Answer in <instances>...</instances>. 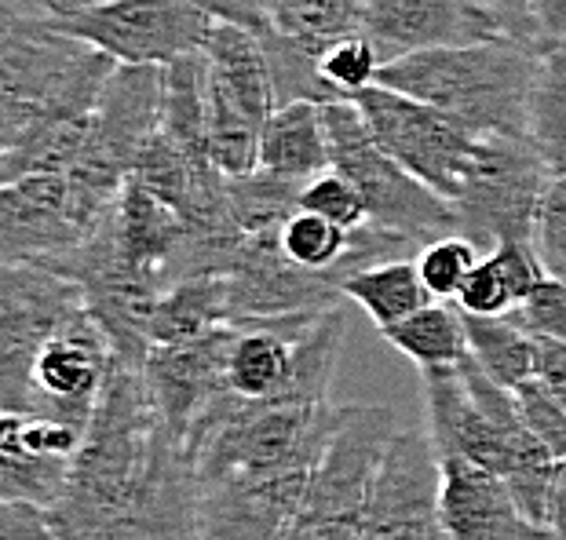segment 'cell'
Returning <instances> with one entry per match:
<instances>
[{"mask_svg":"<svg viewBox=\"0 0 566 540\" xmlns=\"http://www.w3.org/2000/svg\"><path fill=\"white\" fill-rule=\"evenodd\" d=\"M176 435L154 405L143 366L114 354L88 427L70 453L63 494L48 504V519L63 540H88L122 515L150 483Z\"/></svg>","mask_w":566,"mask_h":540,"instance_id":"obj_1","label":"cell"},{"mask_svg":"<svg viewBox=\"0 0 566 540\" xmlns=\"http://www.w3.org/2000/svg\"><path fill=\"white\" fill-rule=\"evenodd\" d=\"M428 438L439 457H464L509 478L520 508L548 530L559 460L530 431L512 388H501L468 351L457 366L420 369Z\"/></svg>","mask_w":566,"mask_h":540,"instance_id":"obj_2","label":"cell"},{"mask_svg":"<svg viewBox=\"0 0 566 540\" xmlns=\"http://www.w3.org/2000/svg\"><path fill=\"white\" fill-rule=\"evenodd\" d=\"M537 44L490 38L446 44L384 63L377 84L439 106L475 136H530Z\"/></svg>","mask_w":566,"mask_h":540,"instance_id":"obj_3","label":"cell"},{"mask_svg":"<svg viewBox=\"0 0 566 540\" xmlns=\"http://www.w3.org/2000/svg\"><path fill=\"white\" fill-rule=\"evenodd\" d=\"M114 59L70 38L44 11H22L0 33V150L52 121L92 117Z\"/></svg>","mask_w":566,"mask_h":540,"instance_id":"obj_4","label":"cell"},{"mask_svg":"<svg viewBox=\"0 0 566 540\" xmlns=\"http://www.w3.org/2000/svg\"><path fill=\"white\" fill-rule=\"evenodd\" d=\"M399 427L388 405H340L304 497L279 540H363L373 478Z\"/></svg>","mask_w":566,"mask_h":540,"instance_id":"obj_5","label":"cell"},{"mask_svg":"<svg viewBox=\"0 0 566 540\" xmlns=\"http://www.w3.org/2000/svg\"><path fill=\"white\" fill-rule=\"evenodd\" d=\"M325 131H329V158L340 176L355 183L363 194L366 220L395 231L424 248L428 242L446 234H457L453 205L436 194L428 183H420L413 172L391 158L373 139L363 110L352 99L322 103Z\"/></svg>","mask_w":566,"mask_h":540,"instance_id":"obj_6","label":"cell"},{"mask_svg":"<svg viewBox=\"0 0 566 540\" xmlns=\"http://www.w3.org/2000/svg\"><path fill=\"white\" fill-rule=\"evenodd\" d=\"M556 165L530 136H479L475 158L453 194L457 234L475 245L534 242L541 198Z\"/></svg>","mask_w":566,"mask_h":540,"instance_id":"obj_7","label":"cell"},{"mask_svg":"<svg viewBox=\"0 0 566 540\" xmlns=\"http://www.w3.org/2000/svg\"><path fill=\"white\" fill-rule=\"evenodd\" d=\"M209 70V153L223 176L256 172L260 136L274 114V88L260 38L216 22L205 41Z\"/></svg>","mask_w":566,"mask_h":540,"instance_id":"obj_8","label":"cell"},{"mask_svg":"<svg viewBox=\"0 0 566 540\" xmlns=\"http://www.w3.org/2000/svg\"><path fill=\"white\" fill-rule=\"evenodd\" d=\"M114 201L95 194L74 172L8 179L0 183V263L52 267L88 242Z\"/></svg>","mask_w":566,"mask_h":540,"instance_id":"obj_9","label":"cell"},{"mask_svg":"<svg viewBox=\"0 0 566 540\" xmlns=\"http://www.w3.org/2000/svg\"><path fill=\"white\" fill-rule=\"evenodd\" d=\"M352 103L363 110L373 139L406 172H413L420 183H428L436 194L453 201L479 147V136L472 128L439 110V106H428L413 95L384 88V84H369Z\"/></svg>","mask_w":566,"mask_h":540,"instance_id":"obj_10","label":"cell"},{"mask_svg":"<svg viewBox=\"0 0 566 540\" xmlns=\"http://www.w3.org/2000/svg\"><path fill=\"white\" fill-rule=\"evenodd\" d=\"M52 22L125 66H165L201 52L216 27V19L190 0H95Z\"/></svg>","mask_w":566,"mask_h":540,"instance_id":"obj_11","label":"cell"},{"mask_svg":"<svg viewBox=\"0 0 566 540\" xmlns=\"http://www.w3.org/2000/svg\"><path fill=\"white\" fill-rule=\"evenodd\" d=\"M111 362H114L111 340H106L99 321L92 318L88 304H81L74 315L63 318L44 336L30 362L33 416H48L84 431L92 420L95 399L103 391Z\"/></svg>","mask_w":566,"mask_h":540,"instance_id":"obj_12","label":"cell"},{"mask_svg":"<svg viewBox=\"0 0 566 540\" xmlns=\"http://www.w3.org/2000/svg\"><path fill=\"white\" fill-rule=\"evenodd\" d=\"M439 453L428 431L399 427L373 478L363 540H450L439 511Z\"/></svg>","mask_w":566,"mask_h":540,"instance_id":"obj_13","label":"cell"},{"mask_svg":"<svg viewBox=\"0 0 566 540\" xmlns=\"http://www.w3.org/2000/svg\"><path fill=\"white\" fill-rule=\"evenodd\" d=\"M363 33L380 63L428 47L509 38L486 0H366Z\"/></svg>","mask_w":566,"mask_h":540,"instance_id":"obj_14","label":"cell"},{"mask_svg":"<svg viewBox=\"0 0 566 540\" xmlns=\"http://www.w3.org/2000/svg\"><path fill=\"white\" fill-rule=\"evenodd\" d=\"M439 511L450 540H552L520 508L509 478L464 457H439Z\"/></svg>","mask_w":566,"mask_h":540,"instance_id":"obj_15","label":"cell"},{"mask_svg":"<svg viewBox=\"0 0 566 540\" xmlns=\"http://www.w3.org/2000/svg\"><path fill=\"white\" fill-rule=\"evenodd\" d=\"M234 326H223L187 343H154L143 362V380L168 431L184 442L187 427L227 388V351Z\"/></svg>","mask_w":566,"mask_h":540,"instance_id":"obj_16","label":"cell"},{"mask_svg":"<svg viewBox=\"0 0 566 540\" xmlns=\"http://www.w3.org/2000/svg\"><path fill=\"white\" fill-rule=\"evenodd\" d=\"M88 540H201L195 475H190L184 442L176 438L161 453L143 494Z\"/></svg>","mask_w":566,"mask_h":540,"instance_id":"obj_17","label":"cell"},{"mask_svg":"<svg viewBox=\"0 0 566 540\" xmlns=\"http://www.w3.org/2000/svg\"><path fill=\"white\" fill-rule=\"evenodd\" d=\"M106 220H111L114 237L125 256L147 278L168 289L176 282L179 252L187 245V223L179 220V212L158 194H150L147 187L128 179L111 212H106Z\"/></svg>","mask_w":566,"mask_h":540,"instance_id":"obj_18","label":"cell"},{"mask_svg":"<svg viewBox=\"0 0 566 540\" xmlns=\"http://www.w3.org/2000/svg\"><path fill=\"white\" fill-rule=\"evenodd\" d=\"M256 168L279 179H293V183H307V179H315L325 168H333L322 103L300 99L274 106V114L268 117L260 136Z\"/></svg>","mask_w":566,"mask_h":540,"instance_id":"obj_19","label":"cell"},{"mask_svg":"<svg viewBox=\"0 0 566 540\" xmlns=\"http://www.w3.org/2000/svg\"><path fill=\"white\" fill-rule=\"evenodd\" d=\"M545 274L548 271L534 242H501L486 256H479L453 304L468 315H509L534 293Z\"/></svg>","mask_w":566,"mask_h":540,"instance_id":"obj_20","label":"cell"},{"mask_svg":"<svg viewBox=\"0 0 566 540\" xmlns=\"http://www.w3.org/2000/svg\"><path fill=\"white\" fill-rule=\"evenodd\" d=\"M234 326L223 274H187L161 293L150 318V343H187Z\"/></svg>","mask_w":566,"mask_h":540,"instance_id":"obj_21","label":"cell"},{"mask_svg":"<svg viewBox=\"0 0 566 540\" xmlns=\"http://www.w3.org/2000/svg\"><path fill=\"white\" fill-rule=\"evenodd\" d=\"M161 131L179 150L209 153V70L205 52L179 55L161 66Z\"/></svg>","mask_w":566,"mask_h":540,"instance_id":"obj_22","label":"cell"},{"mask_svg":"<svg viewBox=\"0 0 566 540\" xmlns=\"http://www.w3.org/2000/svg\"><path fill=\"white\" fill-rule=\"evenodd\" d=\"M340 293L344 299L363 307L377 329H388L424 304H431V293L424 289V282H420L417 256L384 260V263H373V267L347 274L340 282Z\"/></svg>","mask_w":566,"mask_h":540,"instance_id":"obj_23","label":"cell"},{"mask_svg":"<svg viewBox=\"0 0 566 540\" xmlns=\"http://www.w3.org/2000/svg\"><path fill=\"white\" fill-rule=\"evenodd\" d=\"M380 336L417 369H446L468 354L464 310L453 299H431L409 318L380 329Z\"/></svg>","mask_w":566,"mask_h":540,"instance_id":"obj_24","label":"cell"},{"mask_svg":"<svg viewBox=\"0 0 566 540\" xmlns=\"http://www.w3.org/2000/svg\"><path fill=\"white\" fill-rule=\"evenodd\" d=\"M468 351L475 366L501 388H523L537 380V336L523 329L512 315H468L464 310Z\"/></svg>","mask_w":566,"mask_h":540,"instance_id":"obj_25","label":"cell"},{"mask_svg":"<svg viewBox=\"0 0 566 540\" xmlns=\"http://www.w3.org/2000/svg\"><path fill=\"white\" fill-rule=\"evenodd\" d=\"M366 0H268V30L325 52L329 44L363 33Z\"/></svg>","mask_w":566,"mask_h":540,"instance_id":"obj_26","label":"cell"},{"mask_svg":"<svg viewBox=\"0 0 566 540\" xmlns=\"http://www.w3.org/2000/svg\"><path fill=\"white\" fill-rule=\"evenodd\" d=\"M530 139L552 165L566 161V38L537 47L534 88H530Z\"/></svg>","mask_w":566,"mask_h":540,"instance_id":"obj_27","label":"cell"},{"mask_svg":"<svg viewBox=\"0 0 566 540\" xmlns=\"http://www.w3.org/2000/svg\"><path fill=\"white\" fill-rule=\"evenodd\" d=\"M282 252L293 263L307 271H333L336 278L344 282V256H347V242H352V231L336 226L333 220H325L318 212L296 209L289 220L282 223Z\"/></svg>","mask_w":566,"mask_h":540,"instance_id":"obj_28","label":"cell"},{"mask_svg":"<svg viewBox=\"0 0 566 540\" xmlns=\"http://www.w3.org/2000/svg\"><path fill=\"white\" fill-rule=\"evenodd\" d=\"M70 457H52L27 446H0V497L52 504L63 494Z\"/></svg>","mask_w":566,"mask_h":540,"instance_id":"obj_29","label":"cell"},{"mask_svg":"<svg viewBox=\"0 0 566 540\" xmlns=\"http://www.w3.org/2000/svg\"><path fill=\"white\" fill-rule=\"evenodd\" d=\"M380 66L384 63H380L377 47L369 44L366 33H352V38L329 44L318 59V70L325 84H329L333 99H355L358 92L377 84Z\"/></svg>","mask_w":566,"mask_h":540,"instance_id":"obj_30","label":"cell"},{"mask_svg":"<svg viewBox=\"0 0 566 540\" xmlns=\"http://www.w3.org/2000/svg\"><path fill=\"white\" fill-rule=\"evenodd\" d=\"M479 263V245L461 234H446L417 252V271L431 299H457L468 274Z\"/></svg>","mask_w":566,"mask_h":540,"instance_id":"obj_31","label":"cell"},{"mask_svg":"<svg viewBox=\"0 0 566 540\" xmlns=\"http://www.w3.org/2000/svg\"><path fill=\"white\" fill-rule=\"evenodd\" d=\"M534 248L552 278L566 282V165H556L534 223Z\"/></svg>","mask_w":566,"mask_h":540,"instance_id":"obj_32","label":"cell"},{"mask_svg":"<svg viewBox=\"0 0 566 540\" xmlns=\"http://www.w3.org/2000/svg\"><path fill=\"white\" fill-rule=\"evenodd\" d=\"M300 209L318 212L325 220H333L336 226H344V231H355V226L366 223L363 194H358L352 179L340 176L336 168H325L315 179H307L304 190H300Z\"/></svg>","mask_w":566,"mask_h":540,"instance_id":"obj_33","label":"cell"},{"mask_svg":"<svg viewBox=\"0 0 566 540\" xmlns=\"http://www.w3.org/2000/svg\"><path fill=\"white\" fill-rule=\"evenodd\" d=\"M515 399L523 405L530 431L545 442L552 457L566 460V405L541 380H530L523 388H515Z\"/></svg>","mask_w":566,"mask_h":540,"instance_id":"obj_34","label":"cell"},{"mask_svg":"<svg viewBox=\"0 0 566 540\" xmlns=\"http://www.w3.org/2000/svg\"><path fill=\"white\" fill-rule=\"evenodd\" d=\"M509 315L534 336H552V340L566 343V282L545 274V278L534 285V293L515 310H509Z\"/></svg>","mask_w":566,"mask_h":540,"instance_id":"obj_35","label":"cell"},{"mask_svg":"<svg viewBox=\"0 0 566 540\" xmlns=\"http://www.w3.org/2000/svg\"><path fill=\"white\" fill-rule=\"evenodd\" d=\"M0 540H63L44 504L0 497Z\"/></svg>","mask_w":566,"mask_h":540,"instance_id":"obj_36","label":"cell"},{"mask_svg":"<svg viewBox=\"0 0 566 540\" xmlns=\"http://www.w3.org/2000/svg\"><path fill=\"white\" fill-rule=\"evenodd\" d=\"M486 8L497 15L501 30L509 33L515 41H526V44H537V11H541V0H486Z\"/></svg>","mask_w":566,"mask_h":540,"instance_id":"obj_37","label":"cell"},{"mask_svg":"<svg viewBox=\"0 0 566 540\" xmlns=\"http://www.w3.org/2000/svg\"><path fill=\"white\" fill-rule=\"evenodd\" d=\"M190 4L227 27H245L252 33L268 30V0H190Z\"/></svg>","mask_w":566,"mask_h":540,"instance_id":"obj_38","label":"cell"},{"mask_svg":"<svg viewBox=\"0 0 566 540\" xmlns=\"http://www.w3.org/2000/svg\"><path fill=\"white\" fill-rule=\"evenodd\" d=\"M548 533L552 540H566V460L556 467V486H552V508H548Z\"/></svg>","mask_w":566,"mask_h":540,"instance_id":"obj_39","label":"cell"},{"mask_svg":"<svg viewBox=\"0 0 566 540\" xmlns=\"http://www.w3.org/2000/svg\"><path fill=\"white\" fill-rule=\"evenodd\" d=\"M33 4H41L44 15L59 19V15H70V11H81V8L95 4V0H33Z\"/></svg>","mask_w":566,"mask_h":540,"instance_id":"obj_40","label":"cell"},{"mask_svg":"<svg viewBox=\"0 0 566 540\" xmlns=\"http://www.w3.org/2000/svg\"><path fill=\"white\" fill-rule=\"evenodd\" d=\"M0 183H4V150H0Z\"/></svg>","mask_w":566,"mask_h":540,"instance_id":"obj_41","label":"cell"},{"mask_svg":"<svg viewBox=\"0 0 566 540\" xmlns=\"http://www.w3.org/2000/svg\"><path fill=\"white\" fill-rule=\"evenodd\" d=\"M559 402H563V405H566V394H563V399H559Z\"/></svg>","mask_w":566,"mask_h":540,"instance_id":"obj_42","label":"cell"},{"mask_svg":"<svg viewBox=\"0 0 566 540\" xmlns=\"http://www.w3.org/2000/svg\"><path fill=\"white\" fill-rule=\"evenodd\" d=\"M563 165H566V161H563Z\"/></svg>","mask_w":566,"mask_h":540,"instance_id":"obj_43","label":"cell"}]
</instances>
